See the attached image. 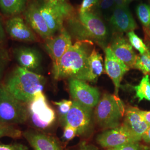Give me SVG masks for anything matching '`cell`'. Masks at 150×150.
<instances>
[{
    "mask_svg": "<svg viewBox=\"0 0 150 150\" xmlns=\"http://www.w3.org/2000/svg\"><path fill=\"white\" fill-rule=\"evenodd\" d=\"M141 116L150 125V111H142L139 110Z\"/></svg>",
    "mask_w": 150,
    "mask_h": 150,
    "instance_id": "cell-36",
    "label": "cell"
},
{
    "mask_svg": "<svg viewBox=\"0 0 150 150\" xmlns=\"http://www.w3.org/2000/svg\"><path fill=\"white\" fill-rule=\"evenodd\" d=\"M64 19L74 17V10L68 0H44Z\"/></svg>",
    "mask_w": 150,
    "mask_h": 150,
    "instance_id": "cell-22",
    "label": "cell"
},
{
    "mask_svg": "<svg viewBox=\"0 0 150 150\" xmlns=\"http://www.w3.org/2000/svg\"><path fill=\"white\" fill-rule=\"evenodd\" d=\"M107 150H144V148L139 144V142H133L121 145L116 147L108 149Z\"/></svg>",
    "mask_w": 150,
    "mask_h": 150,
    "instance_id": "cell-32",
    "label": "cell"
},
{
    "mask_svg": "<svg viewBox=\"0 0 150 150\" xmlns=\"http://www.w3.org/2000/svg\"><path fill=\"white\" fill-rule=\"evenodd\" d=\"M113 28L117 32L134 31L138 28L137 25L127 7L116 6L110 18Z\"/></svg>",
    "mask_w": 150,
    "mask_h": 150,
    "instance_id": "cell-16",
    "label": "cell"
},
{
    "mask_svg": "<svg viewBox=\"0 0 150 150\" xmlns=\"http://www.w3.org/2000/svg\"><path fill=\"white\" fill-rule=\"evenodd\" d=\"M66 116L64 123L76 129L77 134H85L88 129L91 121L92 109L88 108L75 101Z\"/></svg>",
    "mask_w": 150,
    "mask_h": 150,
    "instance_id": "cell-9",
    "label": "cell"
},
{
    "mask_svg": "<svg viewBox=\"0 0 150 150\" xmlns=\"http://www.w3.org/2000/svg\"><path fill=\"white\" fill-rule=\"evenodd\" d=\"M103 72L102 56L95 48H93L88 59L85 81L96 82Z\"/></svg>",
    "mask_w": 150,
    "mask_h": 150,
    "instance_id": "cell-20",
    "label": "cell"
},
{
    "mask_svg": "<svg viewBox=\"0 0 150 150\" xmlns=\"http://www.w3.org/2000/svg\"><path fill=\"white\" fill-rule=\"evenodd\" d=\"M14 56L20 67L36 72L40 68L41 58L40 54L35 48L21 46L13 51Z\"/></svg>",
    "mask_w": 150,
    "mask_h": 150,
    "instance_id": "cell-17",
    "label": "cell"
},
{
    "mask_svg": "<svg viewBox=\"0 0 150 150\" xmlns=\"http://www.w3.org/2000/svg\"><path fill=\"white\" fill-rule=\"evenodd\" d=\"M78 150H98L96 147L93 145H85L81 146Z\"/></svg>",
    "mask_w": 150,
    "mask_h": 150,
    "instance_id": "cell-39",
    "label": "cell"
},
{
    "mask_svg": "<svg viewBox=\"0 0 150 150\" xmlns=\"http://www.w3.org/2000/svg\"><path fill=\"white\" fill-rule=\"evenodd\" d=\"M122 125L126 126L139 142L146 130L150 127L139 113V109L136 107H127L125 110Z\"/></svg>",
    "mask_w": 150,
    "mask_h": 150,
    "instance_id": "cell-15",
    "label": "cell"
},
{
    "mask_svg": "<svg viewBox=\"0 0 150 150\" xmlns=\"http://www.w3.org/2000/svg\"><path fill=\"white\" fill-rule=\"evenodd\" d=\"M28 120L31 125L39 129H48L54 123L56 115L50 106L43 91H38L28 103Z\"/></svg>",
    "mask_w": 150,
    "mask_h": 150,
    "instance_id": "cell-6",
    "label": "cell"
},
{
    "mask_svg": "<svg viewBox=\"0 0 150 150\" xmlns=\"http://www.w3.org/2000/svg\"><path fill=\"white\" fill-rule=\"evenodd\" d=\"M10 61V55L5 48L0 46V83Z\"/></svg>",
    "mask_w": 150,
    "mask_h": 150,
    "instance_id": "cell-29",
    "label": "cell"
},
{
    "mask_svg": "<svg viewBox=\"0 0 150 150\" xmlns=\"http://www.w3.org/2000/svg\"><path fill=\"white\" fill-rule=\"evenodd\" d=\"M125 112V106L118 97L105 93L97 105L95 116L98 125L108 129L120 126Z\"/></svg>",
    "mask_w": 150,
    "mask_h": 150,
    "instance_id": "cell-4",
    "label": "cell"
},
{
    "mask_svg": "<svg viewBox=\"0 0 150 150\" xmlns=\"http://www.w3.org/2000/svg\"><path fill=\"white\" fill-rule=\"evenodd\" d=\"M100 0H83L79 10V13H83L91 11L92 9L97 6Z\"/></svg>",
    "mask_w": 150,
    "mask_h": 150,
    "instance_id": "cell-31",
    "label": "cell"
},
{
    "mask_svg": "<svg viewBox=\"0 0 150 150\" xmlns=\"http://www.w3.org/2000/svg\"><path fill=\"white\" fill-rule=\"evenodd\" d=\"M69 20L70 27L80 40L103 43L108 36L107 27L102 19L91 11L79 13L77 20L74 17Z\"/></svg>",
    "mask_w": 150,
    "mask_h": 150,
    "instance_id": "cell-3",
    "label": "cell"
},
{
    "mask_svg": "<svg viewBox=\"0 0 150 150\" xmlns=\"http://www.w3.org/2000/svg\"><path fill=\"white\" fill-rule=\"evenodd\" d=\"M5 30L12 38L17 41L27 42L38 41L35 32L20 17L14 16L8 19L6 22Z\"/></svg>",
    "mask_w": 150,
    "mask_h": 150,
    "instance_id": "cell-11",
    "label": "cell"
},
{
    "mask_svg": "<svg viewBox=\"0 0 150 150\" xmlns=\"http://www.w3.org/2000/svg\"><path fill=\"white\" fill-rule=\"evenodd\" d=\"M93 44L91 41L79 40L72 45L57 64L53 65L54 79H76L85 81L88 59Z\"/></svg>",
    "mask_w": 150,
    "mask_h": 150,
    "instance_id": "cell-1",
    "label": "cell"
},
{
    "mask_svg": "<svg viewBox=\"0 0 150 150\" xmlns=\"http://www.w3.org/2000/svg\"><path fill=\"white\" fill-rule=\"evenodd\" d=\"M72 101L67 100H62L58 102H54V104L57 106L59 117L62 121H64L66 116L72 107Z\"/></svg>",
    "mask_w": 150,
    "mask_h": 150,
    "instance_id": "cell-28",
    "label": "cell"
},
{
    "mask_svg": "<svg viewBox=\"0 0 150 150\" xmlns=\"http://www.w3.org/2000/svg\"><path fill=\"white\" fill-rule=\"evenodd\" d=\"M142 139L144 140L145 143L150 145V127L143 134Z\"/></svg>",
    "mask_w": 150,
    "mask_h": 150,
    "instance_id": "cell-37",
    "label": "cell"
},
{
    "mask_svg": "<svg viewBox=\"0 0 150 150\" xmlns=\"http://www.w3.org/2000/svg\"><path fill=\"white\" fill-rule=\"evenodd\" d=\"M24 17L32 30L46 41L54 37L43 17L38 9L35 0L30 2L24 11Z\"/></svg>",
    "mask_w": 150,
    "mask_h": 150,
    "instance_id": "cell-13",
    "label": "cell"
},
{
    "mask_svg": "<svg viewBox=\"0 0 150 150\" xmlns=\"http://www.w3.org/2000/svg\"><path fill=\"white\" fill-rule=\"evenodd\" d=\"M136 14L142 25L147 30H150V5L139 4L136 7Z\"/></svg>",
    "mask_w": 150,
    "mask_h": 150,
    "instance_id": "cell-25",
    "label": "cell"
},
{
    "mask_svg": "<svg viewBox=\"0 0 150 150\" xmlns=\"http://www.w3.org/2000/svg\"><path fill=\"white\" fill-rule=\"evenodd\" d=\"M45 83L43 76L18 66L8 76L5 85L17 100L28 103L38 92L43 91Z\"/></svg>",
    "mask_w": 150,
    "mask_h": 150,
    "instance_id": "cell-2",
    "label": "cell"
},
{
    "mask_svg": "<svg viewBox=\"0 0 150 150\" xmlns=\"http://www.w3.org/2000/svg\"><path fill=\"white\" fill-rule=\"evenodd\" d=\"M116 6L121 7H126L127 4L125 0H114Z\"/></svg>",
    "mask_w": 150,
    "mask_h": 150,
    "instance_id": "cell-38",
    "label": "cell"
},
{
    "mask_svg": "<svg viewBox=\"0 0 150 150\" xmlns=\"http://www.w3.org/2000/svg\"><path fill=\"white\" fill-rule=\"evenodd\" d=\"M134 69L141 71L145 75H150V48L144 54L138 55Z\"/></svg>",
    "mask_w": 150,
    "mask_h": 150,
    "instance_id": "cell-24",
    "label": "cell"
},
{
    "mask_svg": "<svg viewBox=\"0 0 150 150\" xmlns=\"http://www.w3.org/2000/svg\"><path fill=\"white\" fill-rule=\"evenodd\" d=\"M97 7L102 13L107 14L110 12L112 13L116 5L114 0H100Z\"/></svg>",
    "mask_w": 150,
    "mask_h": 150,
    "instance_id": "cell-30",
    "label": "cell"
},
{
    "mask_svg": "<svg viewBox=\"0 0 150 150\" xmlns=\"http://www.w3.org/2000/svg\"><path fill=\"white\" fill-rule=\"evenodd\" d=\"M22 135L21 131L14 126L0 123V139L4 137L17 139L20 137Z\"/></svg>",
    "mask_w": 150,
    "mask_h": 150,
    "instance_id": "cell-27",
    "label": "cell"
},
{
    "mask_svg": "<svg viewBox=\"0 0 150 150\" xmlns=\"http://www.w3.org/2000/svg\"><path fill=\"white\" fill-rule=\"evenodd\" d=\"M28 120V108L25 103L19 101L0 83V123L23 124Z\"/></svg>",
    "mask_w": 150,
    "mask_h": 150,
    "instance_id": "cell-5",
    "label": "cell"
},
{
    "mask_svg": "<svg viewBox=\"0 0 150 150\" xmlns=\"http://www.w3.org/2000/svg\"><path fill=\"white\" fill-rule=\"evenodd\" d=\"M125 1L127 2V4H128L129 3H130V2H131L134 1H137V0H125Z\"/></svg>",
    "mask_w": 150,
    "mask_h": 150,
    "instance_id": "cell-40",
    "label": "cell"
},
{
    "mask_svg": "<svg viewBox=\"0 0 150 150\" xmlns=\"http://www.w3.org/2000/svg\"><path fill=\"white\" fill-rule=\"evenodd\" d=\"M45 41V48L52 59L53 65L57 64L62 56L72 45L71 36L64 28L57 36Z\"/></svg>",
    "mask_w": 150,
    "mask_h": 150,
    "instance_id": "cell-12",
    "label": "cell"
},
{
    "mask_svg": "<svg viewBox=\"0 0 150 150\" xmlns=\"http://www.w3.org/2000/svg\"><path fill=\"white\" fill-rule=\"evenodd\" d=\"M136 92L135 97L138 98L139 102L146 100L150 102V79L149 75H145L139 84L133 87Z\"/></svg>",
    "mask_w": 150,
    "mask_h": 150,
    "instance_id": "cell-23",
    "label": "cell"
},
{
    "mask_svg": "<svg viewBox=\"0 0 150 150\" xmlns=\"http://www.w3.org/2000/svg\"><path fill=\"white\" fill-rule=\"evenodd\" d=\"M127 36L129 38V42L132 45V46L137 50L140 54L145 53L149 47L146 45L142 40L139 38L134 31L127 32Z\"/></svg>",
    "mask_w": 150,
    "mask_h": 150,
    "instance_id": "cell-26",
    "label": "cell"
},
{
    "mask_svg": "<svg viewBox=\"0 0 150 150\" xmlns=\"http://www.w3.org/2000/svg\"><path fill=\"white\" fill-rule=\"evenodd\" d=\"M28 0H0V10L6 15L16 16L25 11Z\"/></svg>",
    "mask_w": 150,
    "mask_h": 150,
    "instance_id": "cell-21",
    "label": "cell"
},
{
    "mask_svg": "<svg viewBox=\"0 0 150 150\" xmlns=\"http://www.w3.org/2000/svg\"><path fill=\"white\" fill-rule=\"evenodd\" d=\"M70 95L73 101L92 109L100 101V92L94 87L90 86L84 81L76 79H69Z\"/></svg>",
    "mask_w": 150,
    "mask_h": 150,
    "instance_id": "cell-7",
    "label": "cell"
},
{
    "mask_svg": "<svg viewBox=\"0 0 150 150\" xmlns=\"http://www.w3.org/2000/svg\"><path fill=\"white\" fill-rule=\"evenodd\" d=\"M6 39L5 29L4 26L3 21L0 14V46L5 41Z\"/></svg>",
    "mask_w": 150,
    "mask_h": 150,
    "instance_id": "cell-35",
    "label": "cell"
},
{
    "mask_svg": "<svg viewBox=\"0 0 150 150\" xmlns=\"http://www.w3.org/2000/svg\"><path fill=\"white\" fill-rule=\"evenodd\" d=\"M76 134H77V133L75 128L67 125L64 126L62 136L63 139L65 141H70L73 139Z\"/></svg>",
    "mask_w": 150,
    "mask_h": 150,
    "instance_id": "cell-33",
    "label": "cell"
},
{
    "mask_svg": "<svg viewBox=\"0 0 150 150\" xmlns=\"http://www.w3.org/2000/svg\"><path fill=\"white\" fill-rule=\"evenodd\" d=\"M35 1L54 36L56 32H60L64 28V18L44 0H35Z\"/></svg>",
    "mask_w": 150,
    "mask_h": 150,
    "instance_id": "cell-18",
    "label": "cell"
},
{
    "mask_svg": "<svg viewBox=\"0 0 150 150\" xmlns=\"http://www.w3.org/2000/svg\"><path fill=\"white\" fill-rule=\"evenodd\" d=\"M113 54L126 64L129 69H134L137 55L133 47L122 35H115L110 46Z\"/></svg>",
    "mask_w": 150,
    "mask_h": 150,
    "instance_id": "cell-14",
    "label": "cell"
},
{
    "mask_svg": "<svg viewBox=\"0 0 150 150\" xmlns=\"http://www.w3.org/2000/svg\"><path fill=\"white\" fill-rule=\"evenodd\" d=\"M105 71L114 84L115 95L118 97V90L123 76L130 69L115 56L110 46L105 48Z\"/></svg>",
    "mask_w": 150,
    "mask_h": 150,
    "instance_id": "cell-10",
    "label": "cell"
},
{
    "mask_svg": "<svg viewBox=\"0 0 150 150\" xmlns=\"http://www.w3.org/2000/svg\"><path fill=\"white\" fill-rule=\"evenodd\" d=\"M28 147L21 144H0V150H28Z\"/></svg>",
    "mask_w": 150,
    "mask_h": 150,
    "instance_id": "cell-34",
    "label": "cell"
},
{
    "mask_svg": "<svg viewBox=\"0 0 150 150\" xmlns=\"http://www.w3.org/2000/svg\"><path fill=\"white\" fill-rule=\"evenodd\" d=\"M96 141L101 147L108 149L116 147L129 142H139L129 129L123 125L108 129L98 134Z\"/></svg>",
    "mask_w": 150,
    "mask_h": 150,
    "instance_id": "cell-8",
    "label": "cell"
},
{
    "mask_svg": "<svg viewBox=\"0 0 150 150\" xmlns=\"http://www.w3.org/2000/svg\"><path fill=\"white\" fill-rule=\"evenodd\" d=\"M22 135L34 150H62L54 138L40 132L28 129Z\"/></svg>",
    "mask_w": 150,
    "mask_h": 150,
    "instance_id": "cell-19",
    "label": "cell"
}]
</instances>
